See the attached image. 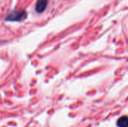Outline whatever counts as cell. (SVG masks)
Here are the masks:
<instances>
[{"instance_id":"6da1fadb","label":"cell","mask_w":128,"mask_h":127,"mask_svg":"<svg viewBox=\"0 0 128 127\" xmlns=\"http://www.w3.org/2000/svg\"><path fill=\"white\" fill-rule=\"evenodd\" d=\"M26 17V13L24 10H16L11 12L6 18L7 21H21L22 19H25Z\"/></svg>"},{"instance_id":"7a4b0ae2","label":"cell","mask_w":128,"mask_h":127,"mask_svg":"<svg viewBox=\"0 0 128 127\" xmlns=\"http://www.w3.org/2000/svg\"><path fill=\"white\" fill-rule=\"evenodd\" d=\"M48 0H38L36 4V11L38 13H42L46 7Z\"/></svg>"},{"instance_id":"3957f363","label":"cell","mask_w":128,"mask_h":127,"mask_svg":"<svg viewBox=\"0 0 128 127\" xmlns=\"http://www.w3.org/2000/svg\"><path fill=\"white\" fill-rule=\"evenodd\" d=\"M117 126L118 127H128V117H121L117 121Z\"/></svg>"}]
</instances>
